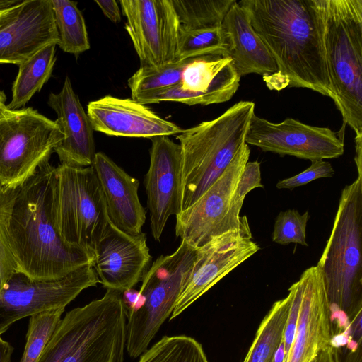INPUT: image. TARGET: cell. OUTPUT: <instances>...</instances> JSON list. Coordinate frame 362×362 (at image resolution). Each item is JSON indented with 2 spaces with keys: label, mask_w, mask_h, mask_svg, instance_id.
Here are the masks:
<instances>
[{
  "label": "cell",
  "mask_w": 362,
  "mask_h": 362,
  "mask_svg": "<svg viewBox=\"0 0 362 362\" xmlns=\"http://www.w3.org/2000/svg\"><path fill=\"white\" fill-rule=\"evenodd\" d=\"M315 360L313 362H315Z\"/></svg>",
  "instance_id": "7bdbcfd3"
},
{
  "label": "cell",
  "mask_w": 362,
  "mask_h": 362,
  "mask_svg": "<svg viewBox=\"0 0 362 362\" xmlns=\"http://www.w3.org/2000/svg\"><path fill=\"white\" fill-rule=\"evenodd\" d=\"M63 134L54 121L32 107L0 109V185L15 188L49 160Z\"/></svg>",
  "instance_id": "30bf717a"
},
{
  "label": "cell",
  "mask_w": 362,
  "mask_h": 362,
  "mask_svg": "<svg viewBox=\"0 0 362 362\" xmlns=\"http://www.w3.org/2000/svg\"><path fill=\"white\" fill-rule=\"evenodd\" d=\"M92 166L101 187L110 223L127 234L142 233L146 210L139 198V180L103 152L95 153Z\"/></svg>",
  "instance_id": "7402d4cb"
},
{
  "label": "cell",
  "mask_w": 362,
  "mask_h": 362,
  "mask_svg": "<svg viewBox=\"0 0 362 362\" xmlns=\"http://www.w3.org/2000/svg\"><path fill=\"white\" fill-rule=\"evenodd\" d=\"M6 100V97L4 91L0 90V109L3 107L5 105V102Z\"/></svg>",
  "instance_id": "b9f144b4"
},
{
  "label": "cell",
  "mask_w": 362,
  "mask_h": 362,
  "mask_svg": "<svg viewBox=\"0 0 362 362\" xmlns=\"http://www.w3.org/2000/svg\"><path fill=\"white\" fill-rule=\"evenodd\" d=\"M151 140L150 165L144 184L151 234L159 241L170 216L181 211L182 151L180 144L168 136Z\"/></svg>",
  "instance_id": "2e32d148"
},
{
  "label": "cell",
  "mask_w": 362,
  "mask_h": 362,
  "mask_svg": "<svg viewBox=\"0 0 362 362\" xmlns=\"http://www.w3.org/2000/svg\"><path fill=\"white\" fill-rule=\"evenodd\" d=\"M260 249L250 227L229 230L196 249L194 262L170 317L173 320Z\"/></svg>",
  "instance_id": "7c38bea8"
},
{
  "label": "cell",
  "mask_w": 362,
  "mask_h": 362,
  "mask_svg": "<svg viewBox=\"0 0 362 362\" xmlns=\"http://www.w3.org/2000/svg\"><path fill=\"white\" fill-rule=\"evenodd\" d=\"M139 362H209L202 346L185 335L164 336L140 355Z\"/></svg>",
  "instance_id": "f1b7e54d"
},
{
  "label": "cell",
  "mask_w": 362,
  "mask_h": 362,
  "mask_svg": "<svg viewBox=\"0 0 362 362\" xmlns=\"http://www.w3.org/2000/svg\"><path fill=\"white\" fill-rule=\"evenodd\" d=\"M64 310V308L53 309L30 316L25 346L20 362H37Z\"/></svg>",
  "instance_id": "4dcf8cb0"
},
{
  "label": "cell",
  "mask_w": 362,
  "mask_h": 362,
  "mask_svg": "<svg viewBox=\"0 0 362 362\" xmlns=\"http://www.w3.org/2000/svg\"><path fill=\"white\" fill-rule=\"evenodd\" d=\"M356 156L355 162L357 167L358 175L362 176V136H356Z\"/></svg>",
  "instance_id": "ab89813d"
},
{
  "label": "cell",
  "mask_w": 362,
  "mask_h": 362,
  "mask_svg": "<svg viewBox=\"0 0 362 362\" xmlns=\"http://www.w3.org/2000/svg\"><path fill=\"white\" fill-rule=\"evenodd\" d=\"M87 115L93 130L110 136L152 139L182 131L132 98L105 95L88 104Z\"/></svg>",
  "instance_id": "d6986e66"
},
{
  "label": "cell",
  "mask_w": 362,
  "mask_h": 362,
  "mask_svg": "<svg viewBox=\"0 0 362 362\" xmlns=\"http://www.w3.org/2000/svg\"><path fill=\"white\" fill-rule=\"evenodd\" d=\"M309 218L308 211L303 214L296 209L281 211L275 220L272 241L284 245L293 243L308 246L306 227Z\"/></svg>",
  "instance_id": "d6a6232c"
},
{
  "label": "cell",
  "mask_w": 362,
  "mask_h": 362,
  "mask_svg": "<svg viewBox=\"0 0 362 362\" xmlns=\"http://www.w3.org/2000/svg\"><path fill=\"white\" fill-rule=\"evenodd\" d=\"M55 168L45 161L15 188L9 244L18 272L33 279H59L94 262L93 255L66 243L59 234L54 210Z\"/></svg>",
  "instance_id": "7a4b0ae2"
},
{
  "label": "cell",
  "mask_w": 362,
  "mask_h": 362,
  "mask_svg": "<svg viewBox=\"0 0 362 362\" xmlns=\"http://www.w3.org/2000/svg\"><path fill=\"white\" fill-rule=\"evenodd\" d=\"M228 43L221 25L211 28L185 30L180 28L175 51V61L206 55L228 56Z\"/></svg>",
  "instance_id": "83f0119b"
},
{
  "label": "cell",
  "mask_w": 362,
  "mask_h": 362,
  "mask_svg": "<svg viewBox=\"0 0 362 362\" xmlns=\"http://www.w3.org/2000/svg\"><path fill=\"white\" fill-rule=\"evenodd\" d=\"M315 362H337L334 348L327 346L317 356Z\"/></svg>",
  "instance_id": "f35d334b"
},
{
  "label": "cell",
  "mask_w": 362,
  "mask_h": 362,
  "mask_svg": "<svg viewBox=\"0 0 362 362\" xmlns=\"http://www.w3.org/2000/svg\"><path fill=\"white\" fill-rule=\"evenodd\" d=\"M58 33L57 45L65 52L76 56L88 50L90 42L86 22L77 2L51 0Z\"/></svg>",
  "instance_id": "484cf974"
},
{
  "label": "cell",
  "mask_w": 362,
  "mask_h": 362,
  "mask_svg": "<svg viewBox=\"0 0 362 362\" xmlns=\"http://www.w3.org/2000/svg\"><path fill=\"white\" fill-rule=\"evenodd\" d=\"M362 176L341 191L332 232L317 265L331 308L351 319L362 305Z\"/></svg>",
  "instance_id": "8992f818"
},
{
  "label": "cell",
  "mask_w": 362,
  "mask_h": 362,
  "mask_svg": "<svg viewBox=\"0 0 362 362\" xmlns=\"http://www.w3.org/2000/svg\"><path fill=\"white\" fill-rule=\"evenodd\" d=\"M190 59L158 66H141L129 78L132 98L180 83L182 71Z\"/></svg>",
  "instance_id": "f546056e"
},
{
  "label": "cell",
  "mask_w": 362,
  "mask_h": 362,
  "mask_svg": "<svg viewBox=\"0 0 362 362\" xmlns=\"http://www.w3.org/2000/svg\"><path fill=\"white\" fill-rule=\"evenodd\" d=\"M119 291L76 308L62 318L37 362H123L126 310Z\"/></svg>",
  "instance_id": "3957f363"
},
{
  "label": "cell",
  "mask_w": 362,
  "mask_h": 362,
  "mask_svg": "<svg viewBox=\"0 0 362 362\" xmlns=\"http://www.w3.org/2000/svg\"><path fill=\"white\" fill-rule=\"evenodd\" d=\"M180 28L185 30L221 25L235 0H171Z\"/></svg>",
  "instance_id": "4316f807"
},
{
  "label": "cell",
  "mask_w": 362,
  "mask_h": 362,
  "mask_svg": "<svg viewBox=\"0 0 362 362\" xmlns=\"http://www.w3.org/2000/svg\"><path fill=\"white\" fill-rule=\"evenodd\" d=\"M48 105L56 112L54 122L63 134L62 140L54 149L60 164L91 166L96 153L94 130L68 76L58 93L49 94Z\"/></svg>",
  "instance_id": "44dd1931"
},
{
  "label": "cell",
  "mask_w": 362,
  "mask_h": 362,
  "mask_svg": "<svg viewBox=\"0 0 362 362\" xmlns=\"http://www.w3.org/2000/svg\"><path fill=\"white\" fill-rule=\"evenodd\" d=\"M20 5L9 10L0 12V30L8 25L15 18Z\"/></svg>",
  "instance_id": "74e56055"
},
{
  "label": "cell",
  "mask_w": 362,
  "mask_h": 362,
  "mask_svg": "<svg viewBox=\"0 0 362 362\" xmlns=\"http://www.w3.org/2000/svg\"><path fill=\"white\" fill-rule=\"evenodd\" d=\"M24 0H0V12L9 10L20 5Z\"/></svg>",
  "instance_id": "60d3db41"
},
{
  "label": "cell",
  "mask_w": 362,
  "mask_h": 362,
  "mask_svg": "<svg viewBox=\"0 0 362 362\" xmlns=\"http://www.w3.org/2000/svg\"><path fill=\"white\" fill-rule=\"evenodd\" d=\"M103 14L112 22L117 23L121 21L119 7L115 0H95Z\"/></svg>",
  "instance_id": "d590c367"
},
{
  "label": "cell",
  "mask_w": 362,
  "mask_h": 362,
  "mask_svg": "<svg viewBox=\"0 0 362 362\" xmlns=\"http://www.w3.org/2000/svg\"><path fill=\"white\" fill-rule=\"evenodd\" d=\"M56 46L47 45L19 65L12 87V99L6 107L11 110L24 108L49 79L56 62Z\"/></svg>",
  "instance_id": "cb8c5ba5"
},
{
  "label": "cell",
  "mask_w": 362,
  "mask_h": 362,
  "mask_svg": "<svg viewBox=\"0 0 362 362\" xmlns=\"http://www.w3.org/2000/svg\"><path fill=\"white\" fill-rule=\"evenodd\" d=\"M255 103H236L218 117L176 136L182 151L180 209L195 202L229 165L245 139Z\"/></svg>",
  "instance_id": "277c9868"
},
{
  "label": "cell",
  "mask_w": 362,
  "mask_h": 362,
  "mask_svg": "<svg viewBox=\"0 0 362 362\" xmlns=\"http://www.w3.org/2000/svg\"><path fill=\"white\" fill-rule=\"evenodd\" d=\"M221 28L228 43L227 55L241 77L250 74L269 76L276 64L254 31L247 11L235 1L225 16Z\"/></svg>",
  "instance_id": "603a6c76"
},
{
  "label": "cell",
  "mask_w": 362,
  "mask_h": 362,
  "mask_svg": "<svg viewBox=\"0 0 362 362\" xmlns=\"http://www.w3.org/2000/svg\"><path fill=\"white\" fill-rule=\"evenodd\" d=\"M125 29L141 66L175 61L180 23L171 0H120Z\"/></svg>",
  "instance_id": "9a60e30c"
},
{
  "label": "cell",
  "mask_w": 362,
  "mask_h": 362,
  "mask_svg": "<svg viewBox=\"0 0 362 362\" xmlns=\"http://www.w3.org/2000/svg\"><path fill=\"white\" fill-rule=\"evenodd\" d=\"M261 187L260 163L257 161H247L242 172L238 185V193L243 199L252 189Z\"/></svg>",
  "instance_id": "e575fe53"
},
{
  "label": "cell",
  "mask_w": 362,
  "mask_h": 362,
  "mask_svg": "<svg viewBox=\"0 0 362 362\" xmlns=\"http://www.w3.org/2000/svg\"><path fill=\"white\" fill-rule=\"evenodd\" d=\"M240 80L230 57L202 56L189 59L182 71L180 83L132 99L142 105L164 101L188 105L221 103L233 98Z\"/></svg>",
  "instance_id": "5bb4252c"
},
{
  "label": "cell",
  "mask_w": 362,
  "mask_h": 362,
  "mask_svg": "<svg viewBox=\"0 0 362 362\" xmlns=\"http://www.w3.org/2000/svg\"><path fill=\"white\" fill-rule=\"evenodd\" d=\"M100 283L93 264L54 280L15 273L0 291V335L14 322L42 311L64 308L83 290Z\"/></svg>",
  "instance_id": "8fae6325"
},
{
  "label": "cell",
  "mask_w": 362,
  "mask_h": 362,
  "mask_svg": "<svg viewBox=\"0 0 362 362\" xmlns=\"http://www.w3.org/2000/svg\"><path fill=\"white\" fill-rule=\"evenodd\" d=\"M323 42L327 71L342 115L362 136V0H325Z\"/></svg>",
  "instance_id": "5b68a950"
},
{
  "label": "cell",
  "mask_w": 362,
  "mask_h": 362,
  "mask_svg": "<svg viewBox=\"0 0 362 362\" xmlns=\"http://www.w3.org/2000/svg\"><path fill=\"white\" fill-rule=\"evenodd\" d=\"M93 267L107 289L124 292L141 281L152 259L146 235L127 234L110 222L96 243Z\"/></svg>",
  "instance_id": "ac0fdd59"
},
{
  "label": "cell",
  "mask_w": 362,
  "mask_h": 362,
  "mask_svg": "<svg viewBox=\"0 0 362 362\" xmlns=\"http://www.w3.org/2000/svg\"><path fill=\"white\" fill-rule=\"evenodd\" d=\"M195 253L196 249L181 241L174 252L158 257L145 273L134 303L126 313L125 349L130 357L137 358L146 351L170 317Z\"/></svg>",
  "instance_id": "52a82bcc"
},
{
  "label": "cell",
  "mask_w": 362,
  "mask_h": 362,
  "mask_svg": "<svg viewBox=\"0 0 362 362\" xmlns=\"http://www.w3.org/2000/svg\"><path fill=\"white\" fill-rule=\"evenodd\" d=\"M334 174V170L330 163L323 160H313L311 165L301 173L293 177L279 180L276 184V187L279 189H292L305 185L315 180L332 177Z\"/></svg>",
  "instance_id": "836d02e7"
},
{
  "label": "cell",
  "mask_w": 362,
  "mask_h": 362,
  "mask_svg": "<svg viewBox=\"0 0 362 362\" xmlns=\"http://www.w3.org/2000/svg\"><path fill=\"white\" fill-rule=\"evenodd\" d=\"M13 347L0 335V362H11Z\"/></svg>",
  "instance_id": "8d00e7d4"
},
{
  "label": "cell",
  "mask_w": 362,
  "mask_h": 362,
  "mask_svg": "<svg viewBox=\"0 0 362 362\" xmlns=\"http://www.w3.org/2000/svg\"><path fill=\"white\" fill-rule=\"evenodd\" d=\"M291 302L288 293L284 298L273 304L261 322L243 362H274L283 341Z\"/></svg>",
  "instance_id": "d4e9b609"
},
{
  "label": "cell",
  "mask_w": 362,
  "mask_h": 362,
  "mask_svg": "<svg viewBox=\"0 0 362 362\" xmlns=\"http://www.w3.org/2000/svg\"><path fill=\"white\" fill-rule=\"evenodd\" d=\"M51 0H24L0 30V64L20 65L49 44H58Z\"/></svg>",
  "instance_id": "ffe728a7"
},
{
  "label": "cell",
  "mask_w": 362,
  "mask_h": 362,
  "mask_svg": "<svg viewBox=\"0 0 362 362\" xmlns=\"http://www.w3.org/2000/svg\"><path fill=\"white\" fill-rule=\"evenodd\" d=\"M55 221L63 240L93 255L110 220L93 167L59 164L54 180Z\"/></svg>",
  "instance_id": "ba28073f"
},
{
  "label": "cell",
  "mask_w": 362,
  "mask_h": 362,
  "mask_svg": "<svg viewBox=\"0 0 362 362\" xmlns=\"http://www.w3.org/2000/svg\"><path fill=\"white\" fill-rule=\"evenodd\" d=\"M301 297L296 330L289 355L284 362H313L330 346L334 335L331 308L318 265L307 269L298 279Z\"/></svg>",
  "instance_id": "e0dca14e"
},
{
  "label": "cell",
  "mask_w": 362,
  "mask_h": 362,
  "mask_svg": "<svg viewBox=\"0 0 362 362\" xmlns=\"http://www.w3.org/2000/svg\"><path fill=\"white\" fill-rule=\"evenodd\" d=\"M250 153L245 143L202 196L175 216V234L181 241L197 249L214 237L250 227L247 217L240 215L245 199L238 193V185Z\"/></svg>",
  "instance_id": "9c48e42d"
},
{
  "label": "cell",
  "mask_w": 362,
  "mask_h": 362,
  "mask_svg": "<svg viewBox=\"0 0 362 362\" xmlns=\"http://www.w3.org/2000/svg\"><path fill=\"white\" fill-rule=\"evenodd\" d=\"M16 188V187H15ZM15 188L0 185V291L18 267L10 247L8 226Z\"/></svg>",
  "instance_id": "1f68e13d"
},
{
  "label": "cell",
  "mask_w": 362,
  "mask_h": 362,
  "mask_svg": "<svg viewBox=\"0 0 362 362\" xmlns=\"http://www.w3.org/2000/svg\"><path fill=\"white\" fill-rule=\"evenodd\" d=\"M344 135L293 118L274 123L254 114L245 141L263 151L313 161L341 156L344 151Z\"/></svg>",
  "instance_id": "4fadbf2b"
},
{
  "label": "cell",
  "mask_w": 362,
  "mask_h": 362,
  "mask_svg": "<svg viewBox=\"0 0 362 362\" xmlns=\"http://www.w3.org/2000/svg\"><path fill=\"white\" fill-rule=\"evenodd\" d=\"M251 25L277 70L262 76L267 88H308L335 100L325 55V0H242Z\"/></svg>",
  "instance_id": "6da1fadb"
}]
</instances>
